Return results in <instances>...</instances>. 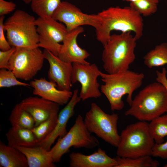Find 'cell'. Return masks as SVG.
Instances as JSON below:
<instances>
[{"label":"cell","instance_id":"1","mask_svg":"<svg viewBox=\"0 0 167 167\" xmlns=\"http://www.w3.org/2000/svg\"><path fill=\"white\" fill-rule=\"evenodd\" d=\"M101 21L99 28L95 30L97 39L103 45L109 41L111 32H133L137 40L143 34V20L137 11L130 6L110 7L99 12Z\"/></svg>","mask_w":167,"mask_h":167},{"label":"cell","instance_id":"2","mask_svg":"<svg viewBox=\"0 0 167 167\" xmlns=\"http://www.w3.org/2000/svg\"><path fill=\"white\" fill-rule=\"evenodd\" d=\"M100 77L104 82L100 90L108 100L112 111L120 110L124 106L122 97L127 95L126 101L130 105L134 92L141 85L144 77L143 73L136 72L129 70L115 73L101 72Z\"/></svg>","mask_w":167,"mask_h":167},{"label":"cell","instance_id":"3","mask_svg":"<svg viewBox=\"0 0 167 167\" xmlns=\"http://www.w3.org/2000/svg\"><path fill=\"white\" fill-rule=\"evenodd\" d=\"M131 32L111 35L109 41L103 45L102 59L103 68L107 73L115 74L128 70L135 60L137 40Z\"/></svg>","mask_w":167,"mask_h":167},{"label":"cell","instance_id":"4","mask_svg":"<svg viewBox=\"0 0 167 167\" xmlns=\"http://www.w3.org/2000/svg\"><path fill=\"white\" fill-rule=\"evenodd\" d=\"M126 116H133L139 121L150 122L167 112V91L157 82L147 85L132 99Z\"/></svg>","mask_w":167,"mask_h":167},{"label":"cell","instance_id":"5","mask_svg":"<svg viewBox=\"0 0 167 167\" xmlns=\"http://www.w3.org/2000/svg\"><path fill=\"white\" fill-rule=\"evenodd\" d=\"M120 135V141L117 147V156L133 158L151 156L155 143L147 122L139 121L130 124Z\"/></svg>","mask_w":167,"mask_h":167},{"label":"cell","instance_id":"6","mask_svg":"<svg viewBox=\"0 0 167 167\" xmlns=\"http://www.w3.org/2000/svg\"><path fill=\"white\" fill-rule=\"evenodd\" d=\"M36 20L33 16L18 10L4 22L7 40L11 47H38V35Z\"/></svg>","mask_w":167,"mask_h":167},{"label":"cell","instance_id":"7","mask_svg":"<svg viewBox=\"0 0 167 167\" xmlns=\"http://www.w3.org/2000/svg\"><path fill=\"white\" fill-rule=\"evenodd\" d=\"M99 144L98 140L91 135L85 125L84 119L79 114L68 132L62 137L58 138L56 143L48 152L54 162L58 163L71 147L92 149Z\"/></svg>","mask_w":167,"mask_h":167},{"label":"cell","instance_id":"8","mask_svg":"<svg viewBox=\"0 0 167 167\" xmlns=\"http://www.w3.org/2000/svg\"><path fill=\"white\" fill-rule=\"evenodd\" d=\"M84 119L86 128L91 133L117 147L120 140L117 127L119 117L117 113H107L92 102Z\"/></svg>","mask_w":167,"mask_h":167},{"label":"cell","instance_id":"9","mask_svg":"<svg viewBox=\"0 0 167 167\" xmlns=\"http://www.w3.org/2000/svg\"><path fill=\"white\" fill-rule=\"evenodd\" d=\"M45 59L43 52L39 47H16L9 61L8 69L18 79L29 80L41 69Z\"/></svg>","mask_w":167,"mask_h":167},{"label":"cell","instance_id":"10","mask_svg":"<svg viewBox=\"0 0 167 167\" xmlns=\"http://www.w3.org/2000/svg\"><path fill=\"white\" fill-rule=\"evenodd\" d=\"M35 24L38 35V47L48 50L58 56L62 42L68 32L65 25L52 17L36 19Z\"/></svg>","mask_w":167,"mask_h":167},{"label":"cell","instance_id":"11","mask_svg":"<svg viewBox=\"0 0 167 167\" xmlns=\"http://www.w3.org/2000/svg\"><path fill=\"white\" fill-rule=\"evenodd\" d=\"M72 66L71 82L72 84L77 82L80 83L81 87L79 96L81 100L84 101L101 96V92L97 79L101 71L96 65L73 63Z\"/></svg>","mask_w":167,"mask_h":167},{"label":"cell","instance_id":"12","mask_svg":"<svg viewBox=\"0 0 167 167\" xmlns=\"http://www.w3.org/2000/svg\"><path fill=\"white\" fill-rule=\"evenodd\" d=\"M52 17L63 23L68 32L84 25L92 26L96 30L101 24L97 14L84 13L75 6L67 1L61 2Z\"/></svg>","mask_w":167,"mask_h":167},{"label":"cell","instance_id":"13","mask_svg":"<svg viewBox=\"0 0 167 167\" xmlns=\"http://www.w3.org/2000/svg\"><path fill=\"white\" fill-rule=\"evenodd\" d=\"M43 53L45 59L47 60L49 65L48 72L49 80L55 83L59 89L71 91L72 85V63L62 60L46 49H44Z\"/></svg>","mask_w":167,"mask_h":167},{"label":"cell","instance_id":"14","mask_svg":"<svg viewBox=\"0 0 167 167\" xmlns=\"http://www.w3.org/2000/svg\"><path fill=\"white\" fill-rule=\"evenodd\" d=\"M81 100L78 89H75L72 96L66 105L59 112L56 126L53 131L47 137L39 143L37 146L47 151L58 138H61L67 133L66 130L68 121L75 114V108Z\"/></svg>","mask_w":167,"mask_h":167},{"label":"cell","instance_id":"15","mask_svg":"<svg viewBox=\"0 0 167 167\" xmlns=\"http://www.w3.org/2000/svg\"><path fill=\"white\" fill-rule=\"evenodd\" d=\"M84 31L83 27L80 26L68 32L58 56L61 60L71 63H90L86 59L90 54L86 50L80 47L77 42L78 36Z\"/></svg>","mask_w":167,"mask_h":167},{"label":"cell","instance_id":"16","mask_svg":"<svg viewBox=\"0 0 167 167\" xmlns=\"http://www.w3.org/2000/svg\"><path fill=\"white\" fill-rule=\"evenodd\" d=\"M19 104L32 116L35 126L59 113V105L40 97L29 96L23 100Z\"/></svg>","mask_w":167,"mask_h":167},{"label":"cell","instance_id":"17","mask_svg":"<svg viewBox=\"0 0 167 167\" xmlns=\"http://www.w3.org/2000/svg\"><path fill=\"white\" fill-rule=\"evenodd\" d=\"M29 84L33 88L34 95L60 105L67 104L73 94L71 91L58 89L55 83L45 78L34 79L30 82Z\"/></svg>","mask_w":167,"mask_h":167},{"label":"cell","instance_id":"18","mask_svg":"<svg viewBox=\"0 0 167 167\" xmlns=\"http://www.w3.org/2000/svg\"><path fill=\"white\" fill-rule=\"evenodd\" d=\"M69 157L70 167H116L118 164L115 158H111L100 148L89 155L72 152Z\"/></svg>","mask_w":167,"mask_h":167},{"label":"cell","instance_id":"19","mask_svg":"<svg viewBox=\"0 0 167 167\" xmlns=\"http://www.w3.org/2000/svg\"><path fill=\"white\" fill-rule=\"evenodd\" d=\"M8 145L17 147H32L37 146L38 142L31 129L11 126L6 133Z\"/></svg>","mask_w":167,"mask_h":167},{"label":"cell","instance_id":"20","mask_svg":"<svg viewBox=\"0 0 167 167\" xmlns=\"http://www.w3.org/2000/svg\"><path fill=\"white\" fill-rule=\"evenodd\" d=\"M25 156L29 167H55L53 159L48 151L37 146L32 147L16 148Z\"/></svg>","mask_w":167,"mask_h":167},{"label":"cell","instance_id":"21","mask_svg":"<svg viewBox=\"0 0 167 167\" xmlns=\"http://www.w3.org/2000/svg\"><path fill=\"white\" fill-rule=\"evenodd\" d=\"M0 166L3 167H27L25 155L15 148L0 141Z\"/></svg>","mask_w":167,"mask_h":167},{"label":"cell","instance_id":"22","mask_svg":"<svg viewBox=\"0 0 167 167\" xmlns=\"http://www.w3.org/2000/svg\"><path fill=\"white\" fill-rule=\"evenodd\" d=\"M9 120L12 126L31 130L35 126L33 118L19 103L14 106L11 111Z\"/></svg>","mask_w":167,"mask_h":167},{"label":"cell","instance_id":"23","mask_svg":"<svg viewBox=\"0 0 167 167\" xmlns=\"http://www.w3.org/2000/svg\"><path fill=\"white\" fill-rule=\"evenodd\" d=\"M143 58L144 65L150 68L167 64V42L156 45Z\"/></svg>","mask_w":167,"mask_h":167},{"label":"cell","instance_id":"24","mask_svg":"<svg viewBox=\"0 0 167 167\" xmlns=\"http://www.w3.org/2000/svg\"><path fill=\"white\" fill-rule=\"evenodd\" d=\"M61 2V0H32L31 7L39 17H52Z\"/></svg>","mask_w":167,"mask_h":167},{"label":"cell","instance_id":"25","mask_svg":"<svg viewBox=\"0 0 167 167\" xmlns=\"http://www.w3.org/2000/svg\"><path fill=\"white\" fill-rule=\"evenodd\" d=\"M151 156L147 155L135 158L122 157L117 156L118 163L116 167H157L158 161L153 159Z\"/></svg>","mask_w":167,"mask_h":167},{"label":"cell","instance_id":"26","mask_svg":"<svg viewBox=\"0 0 167 167\" xmlns=\"http://www.w3.org/2000/svg\"><path fill=\"white\" fill-rule=\"evenodd\" d=\"M149 130L155 142L157 143L164 141L167 136V114L154 118L148 123Z\"/></svg>","mask_w":167,"mask_h":167},{"label":"cell","instance_id":"27","mask_svg":"<svg viewBox=\"0 0 167 167\" xmlns=\"http://www.w3.org/2000/svg\"><path fill=\"white\" fill-rule=\"evenodd\" d=\"M58 113L51 116L31 129L38 143L45 139L53 131L57 124Z\"/></svg>","mask_w":167,"mask_h":167},{"label":"cell","instance_id":"28","mask_svg":"<svg viewBox=\"0 0 167 167\" xmlns=\"http://www.w3.org/2000/svg\"><path fill=\"white\" fill-rule=\"evenodd\" d=\"M159 2L157 0H139L130 2V6L141 15L148 16L156 12Z\"/></svg>","mask_w":167,"mask_h":167},{"label":"cell","instance_id":"29","mask_svg":"<svg viewBox=\"0 0 167 167\" xmlns=\"http://www.w3.org/2000/svg\"><path fill=\"white\" fill-rule=\"evenodd\" d=\"M11 70L5 69H0V88H9L21 86L24 87L30 86L29 84L19 81Z\"/></svg>","mask_w":167,"mask_h":167},{"label":"cell","instance_id":"30","mask_svg":"<svg viewBox=\"0 0 167 167\" xmlns=\"http://www.w3.org/2000/svg\"><path fill=\"white\" fill-rule=\"evenodd\" d=\"M151 156L167 159V141L160 143H155L152 149Z\"/></svg>","mask_w":167,"mask_h":167},{"label":"cell","instance_id":"31","mask_svg":"<svg viewBox=\"0 0 167 167\" xmlns=\"http://www.w3.org/2000/svg\"><path fill=\"white\" fill-rule=\"evenodd\" d=\"M16 47H11L7 50L0 51V68L8 69L9 61L15 50Z\"/></svg>","mask_w":167,"mask_h":167},{"label":"cell","instance_id":"32","mask_svg":"<svg viewBox=\"0 0 167 167\" xmlns=\"http://www.w3.org/2000/svg\"><path fill=\"white\" fill-rule=\"evenodd\" d=\"M4 15L0 17V49L2 51H6L10 49L11 46L5 37L4 28Z\"/></svg>","mask_w":167,"mask_h":167},{"label":"cell","instance_id":"33","mask_svg":"<svg viewBox=\"0 0 167 167\" xmlns=\"http://www.w3.org/2000/svg\"><path fill=\"white\" fill-rule=\"evenodd\" d=\"M16 4L12 1L0 0V16L10 13L16 8Z\"/></svg>","mask_w":167,"mask_h":167},{"label":"cell","instance_id":"34","mask_svg":"<svg viewBox=\"0 0 167 167\" xmlns=\"http://www.w3.org/2000/svg\"><path fill=\"white\" fill-rule=\"evenodd\" d=\"M167 71L165 67L162 68L161 71H156V79L157 82L161 83L163 85L167 91Z\"/></svg>","mask_w":167,"mask_h":167},{"label":"cell","instance_id":"35","mask_svg":"<svg viewBox=\"0 0 167 167\" xmlns=\"http://www.w3.org/2000/svg\"><path fill=\"white\" fill-rule=\"evenodd\" d=\"M25 3L28 4L31 3L32 0H22Z\"/></svg>","mask_w":167,"mask_h":167},{"label":"cell","instance_id":"36","mask_svg":"<svg viewBox=\"0 0 167 167\" xmlns=\"http://www.w3.org/2000/svg\"><path fill=\"white\" fill-rule=\"evenodd\" d=\"M122 0L123 1H126V2H134L137 1L139 0Z\"/></svg>","mask_w":167,"mask_h":167},{"label":"cell","instance_id":"37","mask_svg":"<svg viewBox=\"0 0 167 167\" xmlns=\"http://www.w3.org/2000/svg\"><path fill=\"white\" fill-rule=\"evenodd\" d=\"M164 167H167V164H165L164 166Z\"/></svg>","mask_w":167,"mask_h":167},{"label":"cell","instance_id":"38","mask_svg":"<svg viewBox=\"0 0 167 167\" xmlns=\"http://www.w3.org/2000/svg\"><path fill=\"white\" fill-rule=\"evenodd\" d=\"M158 0V1H161V0Z\"/></svg>","mask_w":167,"mask_h":167}]
</instances>
